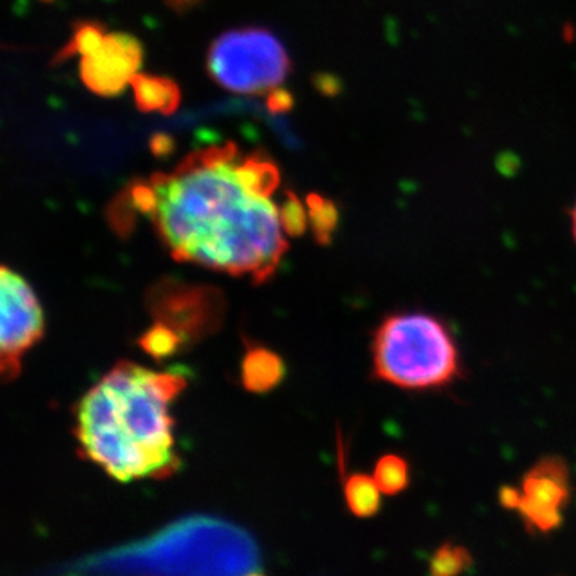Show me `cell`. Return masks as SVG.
<instances>
[{"label":"cell","instance_id":"1","mask_svg":"<svg viewBox=\"0 0 576 576\" xmlns=\"http://www.w3.org/2000/svg\"><path fill=\"white\" fill-rule=\"evenodd\" d=\"M234 143L188 155L172 175L155 173L154 220L179 260L230 274L270 277L287 249L270 198L252 194L235 173Z\"/></svg>","mask_w":576,"mask_h":576},{"label":"cell","instance_id":"24","mask_svg":"<svg viewBox=\"0 0 576 576\" xmlns=\"http://www.w3.org/2000/svg\"><path fill=\"white\" fill-rule=\"evenodd\" d=\"M244 576H266V575L261 574V572H250V574L244 575Z\"/></svg>","mask_w":576,"mask_h":576},{"label":"cell","instance_id":"12","mask_svg":"<svg viewBox=\"0 0 576 576\" xmlns=\"http://www.w3.org/2000/svg\"><path fill=\"white\" fill-rule=\"evenodd\" d=\"M373 479L378 484L384 495H398L411 485V467L407 459L401 455H384L378 459L373 473Z\"/></svg>","mask_w":576,"mask_h":576},{"label":"cell","instance_id":"7","mask_svg":"<svg viewBox=\"0 0 576 576\" xmlns=\"http://www.w3.org/2000/svg\"><path fill=\"white\" fill-rule=\"evenodd\" d=\"M141 58V43L132 36L124 32L104 36L95 52L82 57V81L98 95H118L137 74Z\"/></svg>","mask_w":576,"mask_h":576},{"label":"cell","instance_id":"6","mask_svg":"<svg viewBox=\"0 0 576 576\" xmlns=\"http://www.w3.org/2000/svg\"><path fill=\"white\" fill-rule=\"evenodd\" d=\"M43 314L34 290L9 267H2V371L20 372V358L41 340Z\"/></svg>","mask_w":576,"mask_h":576},{"label":"cell","instance_id":"17","mask_svg":"<svg viewBox=\"0 0 576 576\" xmlns=\"http://www.w3.org/2000/svg\"><path fill=\"white\" fill-rule=\"evenodd\" d=\"M279 216H281L282 230L285 234L302 235L310 224V213L296 198L295 192L289 191L285 194L284 202L279 209Z\"/></svg>","mask_w":576,"mask_h":576},{"label":"cell","instance_id":"3","mask_svg":"<svg viewBox=\"0 0 576 576\" xmlns=\"http://www.w3.org/2000/svg\"><path fill=\"white\" fill-rule=\"evenodd\" d=\"M373 375L404 391H434L462 378L455 336L439 317L396 313L373 335Z\"/></svg>","mask_w":576,"mask_h":576},{"label":"cell","instance_id":"23","mask_svg":"<svg viewBox=\"0 0 576 576\" xmlns=\"http://www.w3.org/2000/svg\"><path fill=\"white\" fill-rule=\"evenodd\" d=\"M572 233H574L576 242V204L574 206V210H572Z\"/></svg>","mask_w":576,"mask_h":576},{"label":"cell","instance_id":"21","mask_svg":"<svg viewBox=\"0 0 576 576\" xmlns=\"http://www.w3.org/2000/svg\"><path fill=\"white\" fill-rule=\"evenodd\" d=\"M316 85L322 93H327V95H333L336 90H340V87L336 85V79L330 78V75H321V78H317Z\"/></svg>","mask_w":576,"mask_h":576},{"label":"cell","instance_id":"2","mask_svg":"<svg viewBox=\"0 0 576 576\" xmlns=\"http://www.w3.org/2000/svg\"><path fill=\"white\" fill-rule=\"evenodd\" d=\"M184 384L180 373L119 364L79 404L78 439L87 458L119 482L175 473L169 405Z\"/></svg>","mask_w":576,"mask_h":576},{"label":"cell","instance_id":"20","mask_svg":"<svg viewBox=\"0 0 576 576\" xmlns=\"http://www.w3.org/2000/svg\"><path fill=\"white\" fill-rule=\"evenodd\" d=\"M498 499L502 508L508 511L519 509L522 502V491L521 488L511 487V485H503L498 492Z\"/></svg>","mask_w":576,"mask_h":576},{"label":"cell","instance_id":"25","mask_svg":"<svg viewBox=\"0 0 576 576\" xmlns=\"http://www.w3.org/2000/svg\"><path fill=\"white\" fill-rule=\"evenodd\" d=\"M43 2H52V0H43Z\"/></svg>","mask_w":576,"mask_h":576},{"label":"cell","instance_id":"10","mask_svg":"<svg viewBox=\"0 0 576 576\" xmlns=\"http://www.w3.org/2000/svg\"><path fill=\"white\" fill-rule=\"evenodd\" d=\"M235 173L245 190L252 194L263 195V198H270L281 181L274 162L266 155L256 154V152L247 155L241 164L235 165Z\"/></svg>","mask_w":576,"mask_h":576},{"label":"cell","instance_id":"14","mask_svg":"<svg viewBox=\"0 0 576 576\" xmlns=\"http://www.w3.org/2000/svg\"><path fill=\"white\" fill-rule=\"evenodd\" d=\"M310 224L319 244L327 245L332 242L333 233L338 226L340 213L336 205L319 194H310L306 199Z\"/></svg>","mask_w":576,"mask_h":576},{"label":"cell","instance_id":"16","mask_svg":"<svg viewBox=\"0 0 576 576\" xmlns=\"http://www.w3.org/2000/svg\"><path fill=\"white\" fill-rule=\"evenodd\" d=\"M140 344L151 357L166 358L179 351L181 335L179 330L173 329L172 325L159 322L141 336Z\"/></svg>","mask_w":576,"mask_h":576},{"label":"cell","instance_id":"11","mask_svg":"<svg viewBox=\"0 0 576 576\" xmlns=\"http://www.w3.org/2000/svg\"><path fill=\"white\" fill-rule=\"evenodd\" d=\"M382 494L376 481L365 474H353L344 484L347 508L361 519H367L378 513L382 508Z\"/></svg>","mask_w":576,"mask_h":576},{"label":"cell","instance_id":"8","mask_svg":"<svg viewBox=\"0 0 576 576\" xmlns=\"http://www.w3.org/2000/svg\"><path fill=\"white\" fill-rule=\"evenodd\" d=\"M138 110L143 112L159 111L164 115L173 114L180 107V87L172 79L152 78L135 74L130 81Z\"/></svg>","mask_w":576,"mask_h":576},{"label":"cell","instance_id":"9","mask_svg":"<svg viewBox=\"0 0 576 576\" xmlns=\"http://www.w3.org/2000/svg\"><path fill=\"white\" fill-rule=\"evenodd\" d=\"M284 362L273 351L253 347L242 364V382L253 393H266L284 380Z\"/></svg>","mask_w":576,"mask_h":576},{"label":"cell","instance_id":"4","mask_svg":"<svg viewBox=\"0 0 576 576\" xmlns=\"http://www.w3.org/2000/svg\"><path fill=\"white\" fill-rule=\"evenodd\" d=\"M206 71L223 89L263 93L284 82L290 61L284 47L266 29H235L212 43Z\"/></svg>","mask_w":576,"mask_h":576},{"label":"cell","instance_id":"22","mask_svg":"<svg viewBox=\"0 0 576 576\" xmlns=\"http://www.w3.org/2000/svg\"><path fill=\"white\" fill-rule=\"evenodd\" d=\"M166 3H169V7H172L175 12H188V10H191L192 7L198 6V3H201L202 0H165Z\"/></svg>","mask_w":576,"mask_h":576},{"label":"cell","instance_id":"13","mask_svg":"<svg viewBox=\"0 0 576 576\" xmlns=\"http://www.w3.org/2000/svg\"><path fill=\"white\" fill-rule=\"evenodd\" d=\"M473 565V554L465 546L447 542L434 550L430 560V576H462Z\"/></svg>","mask_w":576,"mask_h":576},{"label":"cell","instance_id":"18","mask_svg":"<svg viewBox=\"0 0 576 576\" xmlns=\"http://www.w3.org/2000/svg\"><path fill=\"white\" fill-rule=\"evenodd\" d=\"M293 108V97L290 95L287 90L284 89H275L271 90L270 95H267V110L273 112V114H284V112H289Z\"/></svg>","mask_w":576,"mask_h":576},{"label":"cell","instance_id":"15","mask_svg":"<svg viewBox=\"0 0 576 576\" xmlns=\"http://www.w3.org/2000/svg\"><path fill=\"white\" fill-rule=\"evenodd\" d=\"M104 36H107L104 34V28L101 24L93 23V21H83V23L75 24L71 41L57 53L52 63H61V61L78 55V53L82 57L90 55L101 46Z\"/></svg>","mask_w":576,"mask_h":576},{"label":"cell","instance_id":"5","mask_svg":"<svg viewBox=\"0 0 576 576\" xmlns=\"http://www.w3.org/2000/svg\"><path fill=\"white\" fill-rule=\"evenodd\" d=\"M519 514L530 534H550L564 524L572 498L570 469L563 456L539 458L521 481Z\"/></svg>","mask_w":576,"mask_h":576},{"label":"cell","instance_id":"19","mask_svg":"<svg viewBox=\"0 0 576 576\" xmlns=\"http://www.w3.org/2000/svg\"><path fill=\"white\" fill-rule=\"evenodd\" d=\"M150 148L155 158H166V155L173 154V151H175V141L166 133H155L151 138Z\"/></svg>","mask_w":576,"mask_h":576}]
</instances>
